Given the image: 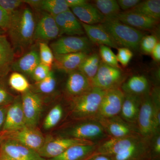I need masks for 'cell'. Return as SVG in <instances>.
<instances>
[{"label":"cell","mask_w":160,"mask_h":160,"mask_svg":"<svg viewBox=\"0 0 160 160\" xmlns=\"http://www.w3.org/2000/svg\"><path fill=\"white\" fill-rule=\"evenodd\" d=\"M7 30L15 55L26 53L32 45L36 21L32 10L22 7L12 15Z\"/></svg>","instance_id":"obj_1"},{"label":"cell","mask_w":160,"mask_h":160,"mask_svg":"<svg viewBox=\"0 0 160 160\" xmlns=\"http://www.w3.org/2000/svg\"><path fill=\"white\" fill-rule=\"evenodd\" d=\"M100 24L119 47L130 50L139 49L141 40L145 36L142 31L124 24L116 18L106 19Z\"/></svg>","instance_id":"obj_2"},{"label":"cell","mask_w":160,"mask_h":160,"mask_svg":"<svg viewBox=\"0 0 160 160\" xmlns=\"http://www.w3.org/2000/svg\"><path fill=\"white\" fill-rule=\"evenodd\" d=\"M106 91L92 87L84 94L72 99V112L78 118H90L97 116L103 96Z\"/></svg>","instance_id":"obj_3"},{"label":"cell","mask_w":160,"mask_h":160,"mask_svg":"<svg viewBox=\"0 0 160 160\" xmlns=\"http://www.w3.org/2000/svg\"><path fill=\"white\" fill-rule=\"evenodd\" d=\"M124 79V73L120 68L108 66L101 61L98 70L91 82L92 87L107 91L118 88Z\"/></svg>","instance_id":"obj_4"},{"label":"cell","mask_w":160,"mask_h":160,"mask_svg":"<svg viewBox=\"0 0 160 160\" xmlns=\"http://www.w3.org/2000/svg\"><path fill=\"white\" fill-rule=\"evenodd\" d=\"M92 43L84 36H66L52 43L50 48L54 54L86 52L91 51Z\"/></svg>","instance_id":"obj_5"},{"label":"cell","mask_w":160,"mask_h":160,"mask_svg":"<svg viewBox=\"0 0 160 160\" xmlns=\"http://www.w3.org/2000/svg\"><path fill=\"white\" fill-rule=\"evenodd\" d=\"M15 141L23 146L37 152L43 146L46 139L36 128L25 126L17 131L0 134V139Z\"/></svg>","instance_id":"obj_6"},{"label":"cell","mask_w":160,"mask_h":160,"mask_svg":"<svg viewBox=\"0 0 160 160\" xmlns=\"http://www.w3.org/2000/svg\"><path fill=\"white\" fill-rule=\"evenodd\" d=\"M68 138L90 141L95 143L97 141L108 138L102 125L98 121H87L78 124L68 130Z\"/></svg>","instance_id":"obj_7"},{"label":"cell","mask_w":160,"mask_h":160,"mask_svg":"<svg viewBox=\"0 0 160 160\" xmlns=\"http://www.w3.org/2000/svg\"><path fill=\"white\" fill-rule=\"evenodd\" d=\"M96 143L71 138H58L46 141L37 151L41 157L49 159L62 154L72 146L77 145H94Z\"/></svg>","instance_id":"obj_8"},{"label":"cell","mask_w":160,"mask_h":160,"mask_svg":"<svg viewBox=\"0 0 160 160\" xmlns=\"http://www.w3.org/2000/svg\"><path fill=\"white\" fill-rule=\"evenodd\" d=\"M21 98L26 126L36 128L42 110V98L30 90L22 93Z\"/></svg>","instance_id":"obj_9"},{"label":"cell","mask_w":160,"mask_h":160,"mask_svg":"<svg viewBox=\"0 0 160 160\" xmlns=\"http://www.w3.org/2000/svg\"><path fill=\"white\" fill-rule=\"evenodd\" d=\"M124 98L125 93L119 87L106 91L101 102L98 118H111L117 117L121 112Z\"/></svg>","instance_id":"obj_10"},{"label":"cell","mask_w":160,"mask_h":160,"mask_svg":"<svg viewBox=\"0 0 160 160\" xmlns=\"http://www.w3.org/2000/svg\"><path fill=\"white\" fill-rule=\"evenodd\" d=\"M137 122L141 136L149 138L156 133L154 127L153 103L151 96L145 95L142 98Z\"/></svg>","instance_id":"obj_11"},{"label":"cell","mask_w":160,"mask_h":160,"mask_svg":"<svg viewBox=\"0 0 160 160\" xmlns=\"http://www.w3.org/2000/svg\"><path fill=\"white\" fill-rule=\"evenodd\" d=\"M141 136L121 138H110L98 145L92 155L101 154L111 157L123 152L142 140Z\"/></svg>","instance_id":"obj_12"},{"label":"cell","mask_w":160,"mask_h":160,"mask_svg":"<svg viewBox=\"0 0 160 160\" xmlns=\"http://www.w3.org/2000/svg\"><path fill=\"white\" fill-rule=\"evenodd\" d=\"M116 117L111 118H98L106 133L110 138H121L141 136L138 129L124 120Z\"/></svg>","instance_id":"obj_13"},{"label":"cell","mask_w":160,"mask_h":160,"mask_svg":"<svg viewBox=\"0 0 160 160\" xmlns=\"http://www.w3.org/2000/svg\"><path fill=\"white\" fill-rule=\"evenodd\" d=\"M0 152L13 160H47L37 152L12 140L0 139Z\"/></svg>","instance_id":"obj_14"},{"label":"cell","mask_w":160,"mask_h":160,"mask_svg":"<svg viewBox=\"0 0 160 160\" xmlns=\"http://www.w3.org/2000/svg\"><path fill=\"white\" fill-rule=\"evenodd\" d=\"M59 37V30L54 18L43 12L39 20L36 22L33 41L46 42Z\"/></svg>","instance_id":"obj_15"},{"label":"cell","mask_w":160,"mask_h":160,"mask_svg":"<svg viewBox=\"0 0 160 160\" xmlns=\"http://www.w3.org/2000/svg\"><path fill=\"white\" fill-rule=\"evenodd\" d=\"M26 126L21 95L15 97L7 109L6 119L0 134L17 131Z\"/></svg>","instance_id":"obj_16"},{"label":"cell","mask_w":160,"mask_h":160,"mask_svg":"<svg viewBox=\"0 0 160 160\" xmlns=\"http://www.w3.org/2000/svg\"><path fill=\"white\" fill-rule=\"evenodd\" d=\"M53 17L59 30V37L64 34L68 36H83L85 34L81 22L70 9Z\"/></svg>","instance_id":"obj_17"},{"label":"cell","mask_w":160,"mask_h":160,"mask_svg":"<svg viewBox=\"0 0 160 160\" xmlns=\"http://www.w3.org/2000/svg\"><path fill=\"white\" fill-rule=\"evenodd\" d=\"M92 88L91 81L79 70L69 73L66 82V91L72 99L84 94Z\"/></svg>","instance_id":"obj_18"},{"label":"cell","mask_w":160,"mask_h":160,"mask_svg":"<svg viewBox=\"0 0 160 160\" xmlns=\"http://www.w3.org/2000/svg\"><path fill=\"white\" fill-rule=\"evenodd\" d=\"M115 18L140 30H151L154 29L158 23V20L130 11L121 12Z\"/></svg>","instance_id":"obj_19"},{"label":"cell","mask_w":160,"mask_h":160,"mask_svg":"<svg viewBox=\"0 0 160 160\" xmlns=\"http://www.w3.org/2000/svg\"><path fill=\"white\" fill-rule=\"evenodd\" d=\"M85 33L92 43L118 49L119 46L101 24L89 25L81 22Z\"/></svg>","instance_id":"obj_20"},{"label":"cell","mask_w":160,"mask_h":160,"mask_svg":"<svg viewBox=\"0 0 160 160\" xmlns=\"http://www.w3.org/2000/svg\"><path fill=\"white\" fill-rule=\"evenodd\" d=\"M71 11L81 22L89 25L102 23L105 18L94 5L87 2L84 5L70 8Z\"/></svg>","instance_id":"obj_21"},{"label":"cell","mask_w":160,"mask_h":160,"mask_svg":"<svg viewBox=\"0 0 160 160\" xmlns=\"http://www.w3.org/2000/svg\"><path fill=\"white\" fill-rule=\"evenodd\" d=\"M89 53L86 52L54 54L55 67L61 71L70 73L78 70L79 67Z\"/></svg>","instance_id":"obj_22"},{"label":"cell","mask_w":160,"mask_h":160,"mask_svg":"<svg viewBox=\"0 0 160 160\" xmlns=\"http://www.w3.org/2000/svg\"><path fill=\"white\" fill-rule=\"evenodd\" d=\"M40 63L39 52L35 49H31L15 60L11 70L31 77L32 72Z\"/></svg>","instance_id":"obj_23"},{"label":"cell","mask_w":160,"mask_h":160,"mask_svg":"<svg viewBox=\"0 0 160 160\" xmlns=\"http://www.w3.org/2000/svg\"><path fill=\"white\" fill-rule=\"evenodd\" d=\"M15 53L6 35L0 36V78L6 76L11 71Z\"/></svg>","instance_id":"obj_24"},{"label":"cell","mask_w":160,"mask_h":160,"mask_svg":"<svg viewBox=\"0 0 160 160\" xmlns=\"http://www.w3.org/2000/svg\"><path fill=\"white\" fill-rule=\"evenodd\" d=\"M142 99L141 96L125 94L120 112L123 120L129 123L137 122Z\"/></svg>","instance_id":"obj_25"},{"label":"cell","mask_w":160,"mask_h":160,"mask_svg":"<svg viewBox=\"0 0 160 160\" xmlns=\"http://www.w3.org/2000/svg\"><path fill=\"white\" fill-rule=\"evenodd\" d=\"M121 89L125 94L145 95L149 91V81L144 76L133 75L122 83Z\"/></svg>","instance_id":"obj_26"},{"label":"cell","mask_w":160,"mask_h":160,"mask_svg":"<svg viewBox=\"0 0 160 160\" xmlns=\"http://www.w3.org/2000/svg\"><path fill=\"white\" fill-rule=\"evenodd\" d=\"M97 145H77L72 146L62 154L47 160H84L91 156Z\"/></svg>","instance_id":"obj_27"},{"label":"cell","mask_w":160,"mask_h":160,"mask_svg":"<svg viewBox=\"0 0 160 160\" xmlns=\"http://www.w3.org/2000/svg\"><path fill=\"white\" fill-rule=\"evenodd\" d=\"M129 11L138 12L158 21L160 18V1H141L137 6Z\"/></svg>","instance_id":"obj_28"},{"label":"cell","mask_w":160,"mask_h":160,"mask_svg":"<svg viewBox=\"0 0 160 160\" xmlns=\"http://www.w3.org/2000/svg\"><path fill=\"white\" fill-rule=\"evenodd\" d=\"M101 63L99 55L97 53L89 54L80 65L78 70L91 81L96 74Z\"/></svg>","instance_id":"obj_29"},{"label":"cell","mask_w":160,"mask_h":160,"mask_svg":"<svg viewBox=\"0 0 160 160\" xmlns=\"http://www.w3.org/2000/svg\"><path fill=\"white\" fill-rule=\"evenodd\" d=\"M94 6L105 17V20L114 19L121 12V9L115 0H96Z\"/></svg>","instance_id":"obj_30"},{"label":"cell","mask_w":160,"mask_h":160,"mask_svg":"<svg viewBox=\"0 0 160 160\" xmlns=\"http://www.w3.org/2000/svg\"><path fill=\"white\" fill-rule=\"evenodd\" d=\"M56 85V79L54 72L51 70L46 78L36 82L33 86H31L30 90L38 94H50L54 91Z\"/></svg>","instance_id":"obj_31"},{"label":"cell","mask_w":160,"mask_h":160,"mask_svg":"<svg viewBox=\"0 0 160 160\" xmlns=\"http://www.w3.org/2000/svg\"><path fill=\"white\" fill-rule=\"evenodd\" d=\"M66 0H42L40 10L53 17L69 9Z\"/></svg>","instance_id":"obj_32"},{"label":"cell","mask_w":160,"mask_h":160,"mask_svg":"<svg viewBox=\"0 0 160 160\" xmlns=\"http://www.w3.org/2000/svg\"><path fill=\"white\" fill-rule=\"evenodd\" d=\"M146 143L142 139L139 142L129 147V149L110 157L112 160H132L139 156L146 149Z\"/></svg>","instance_id":"obj_33"},{"label":"cell","mask_w":160,"mask_h":160,"mask_svg":"<svg viewBox=\"0 0 160 160\" xmlns=\"http://www.w3.org/2000/svg\"><path fill=\"white\" fill-rule=\"evenodd\" d=\"M8 83L12 89L22 94L30 90L31 86L26 76L17 72L10 74Z\"/></svg>","instance_id":"obj_34"},{"label":"cell","mask_w":160,"mask_h":160,"mask_svg":"<svg viewBox=\"0 0 160 160\" xmlns=\"http://www.w3.org/2000/svg\"><path fill=\"white\" fill-rule=\"evenodd\" d=\"M63 109L60 105L54 106L49 112L43 122V128L46 130L53 128L59 122L63 116Z\"/></svg>","instance_id":"obj_35"},{"label":"cell","mask_w":160,"mask_h":160,"mask_svg":"<svg viewBox=\"0 0 160 160\" xmlns=\"http://www.w3.org/2000/svg\"><path fill=\"white\" fill-rule=\"evenodd\" d=\"M99 56L102 62L108 66L120 68L116 55L110 47L104 45L99 46Z\"/></svg>","instance_id":"obj_36"},{"label":"cell","mask_w":160,"mask_h":160,"mask_svg":"<svg viewBox=\"0 0 160 160\" xmlns=\"http://www.w3.org/2000/svg\"><path fill=\"white\" fill-rule=\"evenodd\" d=\"M38 52L40 62L51 69L54 62V57L50 47L46 42H40Z\"/></svg>","instance_id":"obj_37"},{"label":"cell","mask_w":160,"mask_h":160,"mask_svg":"<svg viewBox=\"0 0 160 160\" xmlns=\"http://www.w3.org/2000/svg\"><path fill=\"white\" fill-rule=\"evenodd\" d=\"M151 97L153 103L155 129L157 132L159 129L160 126V94L158 89H155Z\"/></svg>","instance_id":"obj_38"},{"label":"cell","mask_w":160,"mask_h":160,"mask_svg":"<svg viewBox=\"0 0 160 160\" xmlns=\"http://www.w3.org/2000/svg\"><path fill=\"white\" fill-rule=\"evenodd\" d=\"M24 4L23 0H0V6L9 17L22 8Z\"/></svg>","instance_id":"obj_39"},{"label":"cell","mask_w":160,"mask_h":160,"mask_svg":"<svg viewBox=\"0 0 160 160\" xmlns=\"http://www.w3.org/2000/svg\"><path fill=\"white\" fill-rule=\"evenodd\" d=\"M158 42L157 38L154 35H145L140 44V48L146 54H151L152 49Z\"/></svg>","instance_id":"obj_40"},{"label":"cell","mask_w":160,"mask_h":160,"mask_svg":"<svg viewBox=\"0 0 160 160\" xmlns=\"http://www.w3.org/2000/svg\"><path fill=\"white\" fill-rule=\"evenodd\" d=\"M2 78H0V106H9L13 102L15 97L8 91Z\"/></svg>","instance_id":"obj_41"},{"label":"cell","mask_w":160,"mask_h":160,"mask_svg":"<svg viewBox=\"0 0 160 160\" xmlns=\"http://www.w3.org/2000/svg\"><path fill=\"white\" fill-rule=\"evenodd\" d=\"M51 71V68L40 62L32 72L31 78L36 82H38L46 78Z\"/></svg>","instance_id":"obj_42"},{"label":"cell","mask_w":160,"mask_h":160,"mask_svg":"<svg viewBox=\"0 0 160 160\" xmlns=\"http://www.w3.org/2000/svg\"><path fill=\"white\" fill-rule=\"evenodd\" d=\"M133 53L130 49L125 47L118 48V53L116 55L118 62L124 67H126L133 57Z\"/></svg>","instance_id":"obj_43"},{"label":"cell","mask_w":160,"mask_h":160,"mask_svg":"<svg viewBox=\"0 0 160 160\" xmlns=\"http://www.w3.org/2000/svg\"><path fill=\"white\" fill-rule=\"evenodd\" d=\"M141 2L140 0H118L117 2L120 9L127 11L137 6Z\"/></svg>","instance_id":"obj_44"},{"label":"cell","mask_w":160,"mask_h":160,"mask_svg":"<svg viewBox=\"0 0 160 160\" xmlns=\"http://www.w3.org/2000/svg\"><path fill=\"white\" fill-rule=\"evenodd\" d=\"M10 17L0 6V28L6 32L9 28Z\"/></svg>","instance_id":"obj_45"},{"label":"cell","mask_w":160,"mask_h":160,"mask_svg":"<svg viewBox=\"0 0 160 160\" xmlns=\"http://www.w3.org/2000/svg\"><path fill=\"white\" fill-rule=\"evenodd\" d=\"M8 106H0V133L2 130Z\"/></svg>","instance_id":"obj_46"},{"label":"cell","mask_w":160,"mask_h":160,"mask_svg":"<svg viewBox=\"0 0 160 160\" xmlns=\"http://www.w3.org/2000/svg\"><path fill=\"white\" fill-rule=\"evenodd\" d=\"M42 0H23L24 3L29 5L32 9L40 10Z\"/></svg>","instance_id":"obj_47"},{"label":"cell","mask_w":160,"mask_h":160,"mask_svg":"<svg viewBox=\"0 0 160 160\" xmlns=\"http://www.w3.org/2000/svg\"><path fill=\"white\" fill-rule=\"evenodd\" d=\"M151 54L153 59L157 62H159L160 60V43L158 42L154 48L152 49Z\"/></svg>","instance_id":"obj_48"},{"label":"cell","mask_w":160,"mask_h":160,"mask_svg":"<svg viewBox=\"0 0 160 160\" xmlns=\"http://www.w3.org/2000/svg\"><path fill=\"white\" fill-rule=\"evenodd\" d=\"M66 3L69 9L72 7L82 6L88 2L85 0H66Z\"/></svg>","instance_id":"obj_49"},{"label":"cell","mask_w":160,"mask_h":160,"mask_svg":"<svg viewBox=\"0 0 160 160\" xmlns=\"http://www.w3.org/2000/svg\"><path fill=\"white\" fill-rule=\"evenodd\" d=\"M85 160H112L110 157L104 155H92Z\"/></svg>","instance_id":"obj_50"},{"label":"cell","mask_w":160,"mask_h":160,"mask_svg":"<svg viewBox=\"0 0 160 160\" xmlns=\"http://www.w3.org/2000/svg\"><path fill=\"white\" fill-rule=\"evenodd\" d=\"M154 151L155 152L158 154L160 152V135H158L154 144Z\"/></svg>","instance_id":"obj_51"},{"label":"cell","mask_w":160,"mask_h":160,"mask_svg":"<svg viewBox=\"0 0 160 160\" xmlns=\"http://www.w3.org/2000/svg\"><path fill=\"white\" fill-rule=\"evenodd\" d=\"M0 160H13L0 152Z\"/></svg>","instance_id":"obj_52"},{"label":"cell","mask_w":160,"mask_h":160,"mask_svg":"<svg viewBox=\"0 0 160 160\" xmlns=\"http://www.w3.org/2000/svg\"><path fill=\"white\" fill-rule=\"evenodd\" d=\"M5 32H5L4 30L0 28V36L3 35L5 34Z\"/></svg>","instance_id":"obj_53"}]
</instances>
